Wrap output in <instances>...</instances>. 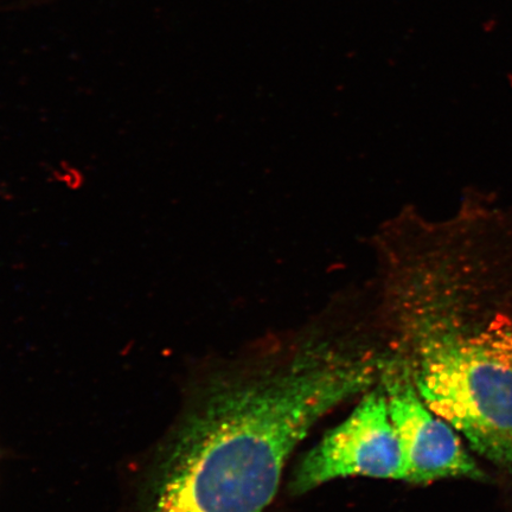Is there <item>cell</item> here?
<instances>
[{
    "label": "cell",
    "instance_id": "obj_2",
    "mask_svg": "<svg viewBox=\"0 0 512 512\" xmlns=\"http://www.w3.org/2000/svg\"><path fill=\"white\" fill-rule=\"evenodd\" d=\"M388 285L400 322L399 355L421 399L512 475V363L460 323L441 255L402 268Z\"/></svg>",
    "mask_w": 512,
    "mask_h": 512
},
{
    "label": "cell",
    "instance_id": "obj_1",
    "mask_svg": "<svg viewBox=\"0 0 512 512\" xmlns=\"http://www.w3.org/2000/svg\"><path fill=\"white\" fill-rule=\"evenodd\" d=\"M388 355L312 337L211 387L179 433L149 512H265L326 414L380 383Z\"/></svg>",
    "mask_w": 512,
    "mask_h": 512
},
{
    "label": "cell",
    "instance_id": "obj_4",
    "mask_svg": "<svg viewBox=\"0 0 512 512\" xmlns=\"http://www.w3.org/2000/svg\"><path fill=\"white\" fill-rule=\"evenodd\" d=\"M380 384L405 457V482L427 484L444 478L483 477L454 428L421 399L400 355L389 356Z\"/></svg>",
    "mask_w": 512,
    "mask_h": 512
},
{
    "label": "cell",
    "instance_id": "obj_3",
    "mask_svg": "<svg viewBox=\"0 0 512 512\" xmlns=\"http://www.w3.org/2000/svg\"><path fill=\"white\" fill-rule=\"evenodd\" d=\"M355 476L406 480L405 457L380 383L307 452L294 472L291 491L305 495L332 480Z\"/></svg>",
    "mask_w": 512,
    "mask_h": 512
}]
</instances>
